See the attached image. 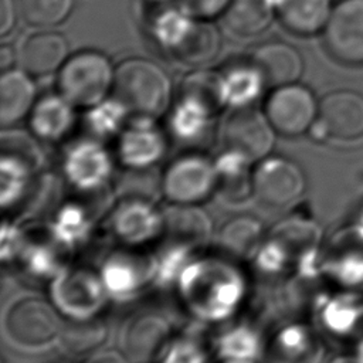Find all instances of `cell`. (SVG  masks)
Masks as SVG:
<instances>
[{"label": "cell", "instance_id": "obj_25", "mask_svg": "<svg viewBox=\"0 0 363 363\" xmlns=\"http://www.w3.org/2000/svg\"><path fill=\"white\" fill-rule=\"evenodd\" d=\"M275 14L281 23L299 35L323 30L332 13L330 0H274Z\"/></svg>", "mask_w": 363, "mask_h": 363}, {"label": "cell", "instance_id": "obj_30", "mask_svg": "<svg viewBox=\"0 0 363 363\" xmlns=\"http://www.w3.org/2000/svg\"><path fill=\"white\" fill-rule=\"evenodd\" d=\"M262 241V224L251 216H237L228 220L218 233L221 248L237 258H252Z\"/></svg>", "mask_w": 363, "mask_h": 363}, {"label": "cell", "instance_id": "obj_32", "mask_svg": "<svg viewBox=\"0 0 363 363\" xmlns=\"http://www.w3.org/2000/svg\"><path fill=\"white\" fill-rule=\"evenodd\" d=\"M35 166L27 159L1 153L0 160V201L4 208L16 206L30 190Z\"/></svg>", "mask_w": 363, "mask_h": 363}, {"label": "cell", "instance_id": "obj_26", "mask_svg": "<svg viewBox=\"0 0 363 363\" xmlns=\"http://www.w3.org/2000/svg\"><path fill=\"white\" fill-rule=\"evenodd\" d=\"M265 347L258 332L245 323L223 330L216 339V354L220 363H258Z\"/></svg>", "mask_w": 363, "mask_h": 363}, {"label": "cell", "instance_id": "obj_40", "mask_svg": "<svg viewBox=\"0 0 363 363\" xmlns=\"http://www.w3.org/2000/svg\"><path fill=\"white\" fill-rule=\"evenodd\" d=\"M160 363H208V354L196 339L179 337L169 342Z\"/></svg>", "mask_w": 363, "mask_h": 363}, {"label": "cell", "instance_id": "obj_3", "mask_svg": "<svg viewBox=\"0 0 363 363\" xmlns=\"http://www.w3.org/2000/svg\"><path fill=\"white\" fill-rule=\"evenodd\" d=\"M113 78L115 69L102 52L81 51L60 68L58 89L74 106L91 108L106 98Z\"/></svg>", "mask_w": 363, "mask_h": 363}, {"label": "cell", "instance_id": "obj_20", "mask_svg": "<svg viewBox=\"0 0 363 363\" xmlns=\"http://www.w3.org/2000/svg\"><path fill=\"white\" fill-rule=\"evenodd\" d=\"M244 155L224 149L216 159V193L227 203L240 204L252 197V173L254 166Z\"/></svg>", "mask_w": 363, "mask_h": 363}, {"label": "cell", "instance_id": "obj_5", "mask_svg": "<svg viewBox=\"0 0 363 363\" xmlns=\"http://www.w3.org/2000/svg\"><path fill=\"white\" fill-rule=\"evenodd\" d=\"M50 296L65 319L99 316L109 298L99 274L79 267H64L50 284Z\"/></svg>", "mask_w": 363, "mask_h": 363}, {"label": "cell", "instance_id": "obj_27", "mask_svg": "<svg viewBox=\"0 0 363 363\" xmlns=\"http://www.w3.org/2000/svg\"><path fill=\"white\" fill-rule=\"evenodd\" d=\"M108 326L99 318L86 319H65L62 320L58 343L61 347L74 356L94 354L105 343Z\"/></svg>", "mask_w": 363, "mask_h": 363}, {"label": "cell", "instance_id": "obj_19", "mask_svg": "<svg viewBox=\"0 0 363 363\" xmlns=\"http://www.w3.org/2000/svg\"><path fill=\"white\" fill-rule=\"evenodd\" d=\"M251 65L258 71L264 84L272 88L295 84L303 69L298 50L282 41H268L258 45L252 51Z\"/></svg>", "mask_w": 363, "mask_h": 363}, {"label": "cell", "instance_id": "obj_18", "mask_svg": "<svg viewBox=\"0 0 363 363\" xmlns=\"http://www.w3.org/2000/svg\"><path fill=\"white\" fill-rule=\"evenodd\" d=\"M323 347L312 329L301 323L281 328L264 350L262 363H320Z\"/></svg>", "mask_w": 363, "mask_h": 363}, {"label": "cell", "instance_id": "obj_12", "mask_svg": "<svg viewBox=\"0 0 363 363\" xmlns=\"http://www.w3.org/2000/svg\"><path fill=\"white\" fill-rule=\"evenodd\" d=\"M323 31L332 57L345 64H363V0L339 1Z\"/></svg>", "mask_w": 363, "mask_h": 363}, {"label": "cell", "instance_id": "obj_47", "mask_svg": "<svg viewBox=\"0 0 363 363\" xmlns=\"http://www.w3.org/2000/svg\"><path fill=\"white\" fill-rule=\"evenodd\" d=\"M147 1H153V3H159V4H162V3H166V1H169V0H147Z\"/></svg>", "mask_w": 363, "mask_h": 363}, {"label": "cell", "instance_id": "obj_9", "mask_svg": "<svg viewBox=\"0 0 363 363\" xmlns=\"http://www.w3.org/2000/svg\"><path fill=\"white\" fill-rule=\"evenodd\" d=\"M61 169L69 186L82 193H92L111 179L113 162L98 139H81L65 149Z\"/></svg>", "mask_w": 363, "mask_h": 363}, {"label": "cell", "instance_id": "obj_1", "mask_svg": "<svg viewBox=\"0 0 363 363\" xmlns=\"http://www.w3.org/2000/svg\"><path fill=\"white\" fill-rule=\"evenodd\" d=\"M237 269L220 259H193L182 274L177 286L196 318L218 320L240 303L244 284Z\"/></svg>", "mask_w": 363, "mask_h": 363}, {"label": "cell", "instance_id": "obj_14", "mask_svg": "<svg viewBox=\"0 0 363 363\" xmlns=\"http://www.w3.org/2000/svg\"><path fill=\"white\" fill-rule=\"evenodd\" d=\"M166 138L153 118L135 116L118 135L116 155L129 170H147L166 153Z\"/></svg>", "mask_w": 363, "mask_h": 363}, {"label": "cell", "instance_id": "obj_4", "mask_svg": "<svg viewBox=\"0 0 363 363\" xmlns=\"http://www.w3.org/2000/svg\"><path fill=\"white\" fill-rule=\"evenodd\" d=\"M52 305L40 296L27 295L10 303L4 315V330L16 346L40 349L58 339L62 319Z\"/></svg>", "mask_w": 363, "mask_h": 363}, {"label": "cell", "instance_id": "obj_43", "mask_svg": "<svg viewBox=\"0 0 363 363\" xmlns=\"http://www.w3.org/2000/svg\"><path fill=\"white\" fill-rule=\"evenodd\" d=\"M16 7L13 0H0V34L6 35L14 26Z\"/></svg>", "mask_w": 363, "mask_h": 363}, {"label": "cell", "instance_id": "obj_6", "mask_svg": "<svg viewBox=\"0 0 363 363\" xmlns=\"http://www.w3.org/2000/svg\"><path fill=\"white\" fill-rule=\"evenodd\" d=\"M214 160L190 153L174 159L163 172L160 190L170 204H200L216 193Z\"/></svg>", "mask_w": 363, "mask_h": 363}, {"label": "cell", "instance_id": "obj_8", "mask_svg": "<svg viewBox=\"0 0 363 363\" xmlns=\"http://www.w3.org/2000/svg\"><path fill=\"white\" fill-rule=\"evenodd\" d=\"M224 149L235 150L252 163L271 155L275 142V129L265 113L250 108H234L224 119L220 130Z\"/></svg>", "mask_w": 363, "mask_h": 363}, {"label": "cell", "instance_id": "obj_37", "mask_svg": "<svg viewBox=\"0 0 363 363\" xmlns=\"http://www.w3.org/2000/svg\"><path fill=\"white\" fill-rule=\"evenodd\" d=\"M224 75L227 105L233 108L248 106L261 92L264 84L258 71L250 65L231 68Z\"/></svg>", "mask_w": 363, "mask_h": 363}, {"label": "cell", "instance_id": "obj_15", "mask_svg": "<svg viewBox=\"0 0 363 363\" xmlns=\"http://www.w3.org/2000/svg\"><path fill=\"white\" fill-rule=\"evenodd\" d=\"M313 126L320 135L337 140H354L363 136V95L340 89L328 94L319 104Z\"/></svg>", "mask_w": 363, "mask_h": 363}, {"label": "cell", "instance_id": "obj_38", "mask_svg": "<svg viewBox=\"0 0 363 363\" xmlns=\"http://www.w3.org/2000/svg\"><path fill=\"white\" fill-rule=\"evenodd\" d=\"M72 0H20L23 18L35 27L61 23L71 11Z\"/></svg>", "mask_w": 363, "mask_h": 363}, {"label": "cell", "instance_id": "obj_36", "mask_svg": "<svg viewBox=\"0 0 363 363\" xmlns=\"http://www.w3.org/2000/svg\"><path fill=\"white\" fill-rule=\"evenodd\" d=\"M58 248H61L52 238L50 244L27 241L18 259L26 274L38 279L52 281L64 268L60 261Z\"/></svg>", "mask_w": 363, "mask_h": 363}, {"label": "cell", "instance_id": "obj_41", "mask_svg": "<svg viewBox=\"0 0 363 363\" xmlns=\"http://www.w3.org/2000/svg\"><path fill=\"white\" fill-rule=\"evenodd\" d=\"M27 238L24 237L23 231L13 223L4 221L3 231H1V259L6 261H16L18 259Z\"/></svg>", "mask_w": 363, "mask_h": 363}, {"label": "cell", "instance_id": "obj_13", "mask_svg": "<svg viewBox=\"0 0 363 363\" xmlns=\"http://www.w3.org/2000/svg\"><path fill=\"white\" fill-rule=\"evenodd\" d=\"M113 235L128 247H142L164 231V216L159 207L145 197H130L121 201L112 211Z\"/></svg>", "mask_w": 363, "mask_h": 363}, {"label": "cell", "instance_id": "obj_45", "mask_svg": "<svg viewBox=\"0 0 363 363\" xmlns=\"http://www.w3.org/2000/svg\"><path fill=\"white\" fill-rule=\"evenodd\" d=\"M13 58H14L13 50L7 45H3L1 50H0V65L3 68H7L13 62Z\"/></svg>", "mask_w": 363, "mask_h": 363}, {"label": "cell", "instance_id": "obj_39", "mask_svg": "<svg viewBox=\"0 0 363 363\" xmlns=\"http://www.w3.org/2000/svg\"><path fill=\"white\" fill-rule=\"evenodd\" d=\"M289 255L291 251L284 245V242L271 235V238H267L259 244L252 259L259 272L272 275L281 272L286 267Z\"/></svg>", "mask_w": 363, "mask_h": 363}, {"label": "cell", "instance_id": "obj_22", "mask_svg": "<svg viewBox=\"0 0 363 363\" xmlns=\"http://www.w3.org/2000/svg\"><path fill=\"white\" fill-rule=\"evenodd\" d=\"M164 231L170 241L187 244L193 248L206 244L213 234L210 217L199 204H170L163 211Z\"/></svg>", "mask_w": 363, "mask_h": 363}, {"label": "cell", "instance_id": "obj_34", "mask_svg": "<svg viewBox=\"0 0 363 363\" xmlns=\"http://www.w3.org/2000/svg\"><path fill=\"white\" fill-rule=\"evenodd\" d=\"M193 247L170 241L152 258V282L159 286L177 285L182 274L193 261Z\"/></svg>", "mask_w": 363, "mask_h": 363}, {"label": "cell", "instance_id": "obj_10", "mask_svg": "<svg viewBox=\"0 0 363 363\" xmlns=\"http://www.w3.org/2000/svg\"><path fill=\"white\" fill-rule=\"evenodd\" d=\"M319 104L313 94L298 84L278 86L265 104V115L275 132L285 136L305 133L318 119Z\"/></svg>", "mask_w": 363, "mask_h": 363}, {"label": "cell", "instance_id": "obj_31", "mask_svg": "<svg viewBox=\"0 0 363 363\" xmlns=\"http://www.w3.org/2000/svg\"><path fill=\"white\" fill-rule=\"evenodd\" d=\"M180 95V98L193 101L214 115L227 105L224 75L208 69L194 71L183 79Z\"/></svg>", "mask_w": 363, "mask_h": 363}, {"label": "cell", "instance_id": "obj_11", "mask_svg": "<svg viewBox=\"0 0 363 363\" xmlns=\"http://www.w3.org/2000/svg\"><path fill=\"white\" fill-rule=\"evenodd\" d=\"M172 326L166 316L157 312H139L122 326L121 352L130 363H150L170 342Z\"/></svg>", "mask_w": 363, "mask_h": 363}, {"label": "cell", "instance_id": "obj_46", "mask_svg": "<svg viewBox=\"0 0 363 363\" xmlns=\"http://www.w3.org/2000/svg\"><path fill=\"white\" fill-rule=\"evenodd\" d=\"M329 363H356V362H353L350 357H343V356H340V357H335V359L330 360Z\"/></svg>", "mask_w": 363, "mask_h": 363}, {"label": "cell", "instance_id": "obj_28", "mask_svg": "<svg viewBox=\"0 0 363 363\" xmlns=\"http://www.w3.org/2000/svg\"><path fill=\"white\" fill-rule=\"evenodd\" d=\"M92 231V217L78 203L62 204L50 225V237L65 250H74L88 240Z\"/></svg>", "mask_w": 363, "mask_h": 363}, {"label": "cell", "instance_id": "obj_16", "mask_svg": "<svg viewBox=\"0 0 363 363\" xmlns=\"http://www.w3.org/2000/svg\"><path fill=\"white\" fill-rule=\"evenodd\" d=\"M98 274L109 298L128 301L152 282V258L147 261L129 252H113L105 258Z\"/></svg>", "mask_w": 363, "mask_h": 363}, {"label": "cell", "instance_id": "obj_17", "mask_svg": "<svg viewBox=\"0 0 363 363\" xmlns=\"http://www.w3.org/2000/svg\"><path fill=\"white\" fill-rule=\"evenodd\" d=\"M189 16L176 30L164 48L179 61L189 65H203L214 60L220 51L218 30L201 18Z\"/></svg>", "mask_w": 363, "mask_h": 363}, {"label": "cell", "instance_id": "obj_42", "mask_svg": "<svg viewBox=\"0 0 363 363\" xmlns=\"http://www.w3.org/2000/svg\"><path fill=\"white\" fill-rule=\"evenodd\" d=\"M177 6L194 18H211L228 7L231 0H176Z\"/></svg>", "mask_w": 363, "mask_h": 363}, {"label": "cell", "instance_id": "obj_35", "mask_svg": "<svg viewBox=\"0 0 363 363\" xmlns=\"http://www.w3.org/2000/svg\"><path fill=\"white\" fill-rule=\"evenodd\" d=\"M128 113L129 111L116 98H113V101L104 99L88 108L84 122L92 138L101 140L119 135L128 123Z\"/></svg>", "mask_w": 363, "mask_h": 363}, {"label": "cell", "instance_id": "obj_2", "mask_svg": "<svg viewBox=\"0 0 363 363\" xmlns=\"http://www.w3.org/2000/svg\"><path fill=\"white\" fill-rule=\"evenodd\" d=\"M113 94L129 113L157 118L170 104L172 84L167 74L153 61L129 58L115 68Z\"/></svg>", "mask_w": 363, "mask_h": 363}, {"label": "cell", "instance_id": "obj_23", "mask_svg": "<svg viewBox=\"0 0 363 363\" xmlns=\"http://www.w3.org/2000/svg\"><path fill=\"white\" fill-rule=\"evenodd\" d=\"M75 122L74 105L60 95H47L38 99L30 112L33 133L48 142L64 138Z\"/></svg>", "mask_w": 363, "mask_h": 363}, {"label": "cell", "instance_id": "obj_33", "mask_svg": "<svg viewBox=\"0 0 363 363\" xmlns=\"http://www.w3.org/2000/svg\"><path fill=\"white\" fill-rule=\"evenodd\" d=\"M213 115L199 104L180 98L169 118L170 133L174 139L193 143L204 136Z\"/></svg>", "mask_w": 363, "mask_h": 363}, {"label": "cell", "instance_id": "obj_29", "mask_svg": "<svg viewBox=\"0 0 363 363\" xmlns=\"http://www.w3.org/2000/svg\"><path fill=\"white\" fill-rule=\"evenodd\" d=\"M274 14V0H231L224 21L238 35H257L271 24Z\"/></svg>", "mask_w": 363, "mask_h": 363}, {"label": "cell", "instance_id": "obj_7", "mask_svg": "<svg viewBox=\"0 0 363 363\" xmlns=\"http://www.w3.org/2000/svg\"><path fill=\"white\" fill-rule=\"evenodd\" d=\"M305 186L302 169L288 157L268 155L254 164L252 197L264 207H288L303 194Z\"/></svg>", "mask_w": 363, "mask_h": 363}, {"label": "cell", "instance_id": "obj_24", "mask_svg": "<svg viewBox=\"0 0 363 363\" xmlns=\"http://www.w3.org/2000/svg\"><path fill=\"white\" fill-rule=\"evenodd\" d=\"M35 102V86L28 72L20 69L3 72L0 78V122L4 128L27 116Z\"/></svg>", "mask_w": 363, "mask_h": 363}, {"label": "cell", "instance_id": "obj_21", "mask_svg": "<svg viewBox=\"0 0 363 363\" xmlns=\"http://www.w3.org/2000/svg\"><path fill=\"white\" fill-rule=\"evenodd\" d=\"M68 60L65 38L52 31H43L24 40L20 50V64L34 77L48 75L60 69Z\"/></svg>", "mask_w": 363, "mask_h": 363}, {"label": "cell", "instance_id": "obj_44", "mask_svg": "<svg viewBox=\"0 0 363 363\" xmlns=\"http://www.w3.org/2000/svg\"><path fill=\"white\" fill-rule=\"evenodd\" d=\"M86 363H130L122 352L112 350H98L86 360Z\"/></svg>", "mask_w": 363, "mask_h": 363}]
</instances>
